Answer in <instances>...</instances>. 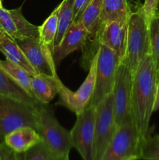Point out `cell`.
I'll list each match as a JSON object with an SVG mask.
<instances>
[{"instance_id": "obj_4", "label": "cell", "mask_w": 159, "mask_h": 160, "mask_svg": "<svg viewBox=\"0 0 159 160\" xmlns=\"http://www.w3.org/2000/svg\"><path fill=\"white\" fill-rule=\"evenodd\" d=\"M37 131L42 142L54 152L69 156L73 148L70 131L59 123L52 109L48 105L42 104L37 109Z\"/></svg>"}, {"instance_id": "obj_15", "label": "cell", "mask_w": 159, "mask_h": 160, "mask_svg": "<svg viewBox=\"0 0 159 160\" xmlns=\"http://www.w3.org/2000/svg\"><path fill=\"white\" fill-rule=\"evenodd\" d=\"M3 142L18 154H23L41 142V138L34 128L23 127L11 131Z\"/></svg>"}, {"instance_id": "obj_11", "label": "cell", "mask_w": 159, "mask_h": 160, "mask_svg": "<svg viewBox=\"0 0 159 160\" xmlns=\"http://www.w3.org/2000/svg\"><path fill=\"white\" fill-rule=\"evenodd\" d=\"M37 73L57 77L52 52L41 42L39 38L14 40Z\"/></svg>"}, {"instance_id": "obj_8", "label": "cell", "mask_w": 159, "mask_h": 160, "mask_svg": "<svg viewBox=\"0 0 159 160\" xmlns=\"http://www.w3.org/2000/svg\"><path fill=\"white\" fill-rule=\"evenodd\" d=\"M96 109L93 160H101L117 130L112 93L102 100Z\"/></svg>"}, {"instance_id": "obj_9", "label": "cell", "mask_w": 159, "mask_h": 160, "mask_svg": "<svg viewBox=\"0 0 159 160\" xmlns=\"http://www.w3.org/2000/svg\"><path fill=\"white\" fill-rule=\"evenodd\" d=\"M97 109L89 105L83 112L76 114V120L70 131L72 146L83 160H93Z\"/></svg>"}, {"instance_id": "obj_30", "label": "cell", "mask_w": 159, "mask_h": 160, "mask_svg": "<svg viewBox=\"0 0 159 160\" xmlns=\"http://www.w3.org/2000/svg\"><path fill=\"white\" fill-rule=\"evenodd\" d=\"M159 110V86L157 88V93H156L155 97V102H154V111Z\"/></svg>"}, {"instance_id": "obj_32", "label": "cell", "mask_w": 159, "mask_h": 160, "mask_svg": "<svg viewBox=\"0 0 159 160\" xmlns=\"http://www.w3.org/2000/svg\"><path fill=\"white\" fill-rule=\"evenodd\" d=\"M2 7V0H0V8Z\"/></svg>"}, {"instance_id": "obj_17", "label": "cell", "mask_w": 159, "mask_h": 160, "mask_svg": "<svg viewBox=\"0 0 159 160\" xmlns=\"http://www.w3.org/2000/svg\"><path fill=\"white\" fill-rule=\"evenodd\" d=\"M0 52L6 59L24 69L31 75L37 73L17 42L0 31Z\"/></svg>"}, {"instance_id": "obj_5", "label": "cell", "mask_w": 159, "mask_h": 160, "mask_svg": "<svg viewBox=\"0 0 159 160\" xmlns=\"http://www.w3.org/2000/svg\"><path fill=\"white\" fill-rule=\"evenodd\" d=\"M37 109L0 94V140L3 142L9 133L23 127L37 131Z\"/></svg>"}, {"instance_id": "obj_24", "label": "cell", "mask_w": 159, "mask_h": 160, "mask_svg": "<svg viewBox=\"0 0 159 160\" xmlns=\"http://www.w3.org/2000/svg\"><path fill=\"white\" fill-rule=\"evenodd\" d=\"M21 160H70L69 156H61L51 151L42 142L21 154Z\"/></svg>"}, {"instance_id": "obj_20", "label": "cell", "mask_w": 159, "mask_h": 160, "mask_svg": "<svg viewBox=\"0 0 159 160\" xmlns=\"http://www.w3.org/2000/svg\"><path fill=\"white\" fill-rule=\"evenodd\" d=\"M102 4L103 0H90L80 20L90 34V38H95L102 26Z\"/></svg>"}, {"instance_id": "obj_16", "label": "cell", "mask_w": 159, "mask_h": 160, "mask_svg": "<svg viewBox=\"0 0 159 160\" xmlns=\"http://www.w3.org/2000/svg\"><path fill=\"white\" fill-rule=\"evenodd\" d=\"M59 77L36 73L31 76V88L34 98L41 104L48 105L59 94Z\"/></svg>"}, {"instance_id": "obj_7", "label": "cell", "mask_w": 159, "mask_h": 160, "mask_svg": "<svg viewBox=\"0 0 159 160\" xmlns=\"http://www.w3.org/2000/svg\"><path fill=\"white\" fill-rule=\"evenodd\" d=\"M132 74L127 64L122 60L118 66L114 82V114L117 128L132 120L131 97H132Z\"/></svg>"}, {"instance_id": "obj_26", "label": "cell", "mask_w": 159, "mask_h": 160, "mask_svg": "<svg viewBox=\"0 0 159 160\" xmlns=\"http://www.w3.org/2000/svg\"><path fill=\"white\" fill-rule=\"evenodd\" d=\"M140 160H159V140L149 135L143 144Z\"/></svg>"}, {"instance_id": "obj_21", "label": "cell", "mask_w": 159, "mask_h": 160, "mask_svg": "<svg viewBox=\"0 0 159 160\" xmlns=\"http://www.w3.org/2000/svg\"><path fill=\"white\" fill-rule=\"evenodd\" d=\"M0 67L23 90L26 91L31 96L34 98L31 88V76L26 70L22 67L12 63L7 59H0ZM36 99V98H35ZM37 100V99H36Z\"/></svg>"}, {"instance_id": "obj_33", "label": "cell", "mask_w": 159, "mask_h": 160, "mask_svg": "<svg viewBox=\"0 0 159 160\" xmlns=\"http://www.w3.org/2000/svg\"><path fill=\"white\" fill-rule=\"evenodd\" d=\"M0 142H2V141H1V140H0Z\"/></svg>"}, {"instance_id": "obj_29", "label": "cell", "mask_w": 159, "mask_h": 160, "mask_svg": "<svg viewBox=\"0 0 159 160\" xmlns=\"http://www.w3.org/2000/svg\"><path fill=\"white\" fill-rule=\"evenodd\" d=\"M90 0H73V23L80 20L81 16L87 8Z\"/></svg>"}, {"instance_id": "obj_10", "label": "cell", "mask_w": 159, "mask_h": 160, "mask_svg": "<svg viewBox=\"0 0 159 160\" xmlns=\"http://www.w3.org/2000/svg\"><path fill=\"white\" fill-rule=\"evenodd\" d=\"M97 56H94L90 62L89 72L80 87L73 92L65 86L62 81L59 84V99L57 104L67 108L74 113L79 114L90 105L95 88Z\"/></svg>"}, {"instance_id": "obj_19", "label": "cell", "mask_w": 159, "mask_h": 160, "mask_svg": "<svg viewBox=\"0 0 159 160\" xmlns=\"http://www.w3.org/2000/svg\"><path fill=\"white\" fill-rule=\"evenodd\" d=\"M132 12L129 0H103L102 25L110 21L128 23Z\"/></svg>"}, {"instance_id": "obj_18", "label": "cell", "mask_w": 159, "mask_h": 160, "mask_svg": "<svg viewBox=\"0 0 159 160\" xmlns=\"http://www.w3.org/2000/svg\"><path fill=\"white\" fill-rule=\"evenodd\" d=\"M0 94L19 100L23 103L38 108L40 102L19 86L0 67Z\"/></svg>"}, {"instance_id": "obj_12", "label": "cell", "mask_w": 159, "mask_h": 160, "mask_svg": "<svg viewBox=\"0 0 159 160\" xmlns=\"http://www.w3.org/2000/svg\"><path fill=\"white\" fill-rule=\"evenodd\" d=\"M0 31L13 40L39 38L38 26L30 23L22 13V7L0 8Z\"/></svg>"}, {"instance_id": "obj_27", "label": "cell", "mask_w": 159, "mask_h": 160, "mask_svg": "<svg viewBox=\"0 0 159 160\" xmlns=\"http://www.w3.org/2000/svg\"><path fill=\"white\" fill-rule=\"evenodd\" d=\"M159 4V0H145L143 5H142L143 12L147 22L150 25L151 20L154 18V15L157 12V6Z\"/></svg>"}, {"instance_id": "obj_22", "label": "cell", "mask_w": 159, "mask_h": 160, "mask_svg": "<svg viewBox=\"0 0 159 160\" xmlns=\"http://www.w3.org/2000/svg\"><path fill=\"white\" fill-rule=\"evenodd\" d=\"M59 6L53 10L49 17L45 20L42 25L38 27L39 38L41 42L50 48L52 52L54 47L55 39L58 31V14Z\"/></svg>"}, {"instance_id": "obj_23", "label": "cell", "mask_w": 159, "mask_h": 160, "mask_svg": "<svg viewBox=\"0 0 159 160\" xmlns=\"http://www.w3.org/2000/svg\"><path fill=\"white\" fill-rule=\"evenodd\" d=\"M58 14V31L55 39L54 45H57L63 37L64 34L73 23V0H62L59 5Z\"/></svg>"}, {"instance_id": "obj_25", "label": "cell", "mask_w": 159, "mask_h": 160, "mask_svg": "<svg viewBox=\"0 0 159 160\" xmlns=\"http://www.w3.org/2000/svg\"><path fill=\"white\" fill-rule=\"evenodd\" d=\"M151 56L154 59L159 79V10L156 12L149 25Z\"/></svg>"}, {"instance_id": "obj_2", "label": "cell", "mask_w": 159, "mask_h": 160, "mask_svg": "<svg viewBox=\"0 0 159 160\" xmlns=\"http://www.w3.org/2000/svg\"><path fill=\"white\" fill-rule=\"evenodd\" d=\"M151 53L149 24L145 18L141 5L129 16L126 56L123 59L129 67L132 76L142 60Z\"/></svg>"}, {"instance_id": "obj_28", "label": "cell", "mask_w": 159, "mask_h": 160, "mask_svg": "<svg viewBox=\"0 0 159 160\" xmlns=\"http://www.w3.org/2000/svg\"><path fill=\"white\" fill-rule=\"evenodd\" d=\"M0 160H21V154L14 152L4 142H0Z\"/></svg>"}, {"instance_id": "obj_13", "label": "cell", "mask_w": 159, "mask_h": 160, "mask_svg": "<svg viewBox=\"0 0 159 160\" xmlns=\"http://www.w3.org/2000/svg\"><path fill=\"white\" fill-rule=\"evenodd\" d=\"M90 38V34L80 20L73 23L57 45H54L52 56L55 64L59 63L70 53L83 48Z\"/></svg>"}, {"instance_id": "obj_1", "label": "cell", "mask_w": 159, "mask_h": 160, "mask_svg": "<svg viewBox=\"0 0 159 160\" xmlns=\"http://www.w3.org/2000/svg\"><path fill=\"white\" fill-rule=\"evenodd\" d=\"M159 79L151 54L142 60L132 76L131 110L137 131L143 138L150 134V120L154 112Z\"/></svg>"}, {"instance_id": "obj_3", "label": "cell", "mask_w": 159, "mask_h": 160, "mask_svg": "<svg viewBox=\"0 0 159 160\" xmlns=\"http://www.w3.org/2000/svg\"><path fill=\"white\" fill-rule=\"evenodd\" d=\"M145 140L132 119L117 128L101 160H140Z\"/></svg>"}, {"instance_id": "obj_6", "label": "cell", "mask_w": 159, "mask_h": 160, "mask_svg": "<svg viewBox=\"0 0 159 160\" xmlns=\"http://www.w3.org/2000/svg\"><path fill=\"white\" fill-rule=\"evenodd\" d=\"M96 56L95 88L90 103L95 107L112 93L116 70L121 62L120 58L115 52L101 43H98Z\"/></svg>"}, {"instance_id": "obj_14", "label": "cell", "mask_w": 159, "mask_h": 160, "mask_svg": "<svg viewBox=\"0 0 159 160\" xmlns=\"http://www.w3.org/2000/svg\"><path fill=\"white\" fill-rule=\"evenodd\" d=\"M127 28L128 23L106 22L100 28L95 39L115 52L122 61L126 56Z\"/></svg>"}, {"instance_id": "obj_31", "label": "cell", "mask_w": 159, "mask_h": 160, "mask_svg": "<svg viewBox=\"0 0 159 160\" xmlns=\"http://www.w3.org/2000/svg\"><path fill=\"white\" fill-rule=\"evenodd\" d=\"M154 137H155L156 138L158 139V140H159V134H157V135H154Z\"/></svg>"}]
</instances>
